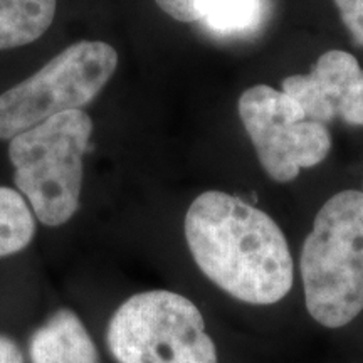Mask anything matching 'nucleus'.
<instances>
[{
	"label": "nucleus",
	"mask_w": 363,
	"mask_h": 363,
	"mask_svg": "<svg viewBox=\"0 0 363 363\" xmlns=\"http://www.w3.org/2000/svg\"><path fill=\"white\" fill-rule=\"evenodd\" d=\"M185 239L199 269L239 301L274 305L291 291L293 257L283 230L234 195H199L185 214Z\"/></svg>",
	"instance_id": "obj_1"
},
{
	"label": "nucleus",
	"mask_w": 363,
	"mask_h": 363,
	"mask_svg": "<svg viewBox=\"0 0 363 363\" xmlns=\"http://www.w3.org/2000/svg\"><path fill=\"white\" fill-rule=\"evenodd\" d=\"M306 310L326 328L363 311V192L343 190L325 202L301 251Z\"/></svg>",
	"instance_id": "obj_2"
},
{
	"label": "nucleus",
	"mask_w": 363,
	"mask_h": 363,
	"mask_svg": "<svg viewBox=\"0 0 363 363\" xmlns=\"http://www.w3.org/2000/svg\"><path fill=\"white\" fill-rule=\"evenodd\" d=\"M91 135L89 115L74 110L49 118L9 143L17 192L44 225L66 224L78 211Z\"/></svg>",
	"instance_id": "obj_3"
},
{
	"label": "nucleus",
	"mask_w": 363,
	"mask_h": 363,
	"mask_svg": "<svg viewBox=\"0 0 363 363\" xmlns=\"http://www.w3.org/2000/svg\"><path fill=\"white\" fill-rule=\"evenodd\" d=\"M106 340L120 363H217L199 308L165 289L126 299L111 316Z\"/></svg>",
	"instance_id": "obj_4"
},
{
	"label": "nucleus",
	"mask_w": 363,
	"mask_h": 363,
	"mask_svg": "<svg viewBox=\"0 0 363 363\" xmlns=\"http://www.w3.org/2000/svg\"><path fill=\"white\" fill-rule=\"evenodd\" d=\"M118 67L115 48L79 40L35 74L0 94V140H12L66 111L83 110L110 83Z\"/></svg>",
	"instance_id": "obj_5"
},
{
	"label": "nucleus",
	"mask_w": 363,
	"mask_h": 363,
	"mask_svg": "<svg viewBox=\"0 0 363 363\" xmlns=\"http://www.w3.org/2000/svg\"><path fill=\"white\" fill-rule=\"evenodd\" d=\"M239 116L262 169L286 184L328 157L331 136L326 125L306 116L284 91L252 86L239 98Z\"/></svg>",
	"instance_id": "obj_6"
},
{
	"label": "nucleus",
	"mask_w": 363,
	"mask_h": 363,
	"mask_svg": "<svg viewBox=\"0 0 363 363\" xmlns=\"http://www.w3.org/2000/svg\"><path fill=\"white\" fill-rule=\"evenodd\" d=\"M283 91L318 123L338 118L363 126V69L350 52L331 49L321 54L310 74L286 78Z\"/></svg>",
	"instance_id": "obj_7"
},
{
	"label": "nucleus",
	"mask_w": 363,
	"mask_h": 363,
	"mask_svg": "<svg viewBox=\"0 0 363 363\" xmlns=\"http://www.w3.org/2000/svg\"><path fill=\"white\" fill-rule=\"evenodd\" d=\"M34 363H99L96 347L83 321L71 310H59L30 340Z\"/></svg>",
	"instance_id": "obj_8"
},
{
	"label": "nucleus",
	"mask_w": 363,
	"mask_h": 363,
	"mask_svg": "<svg viewBox=\"0 0 363 363\" xmlns=\"http://www.w3.org/2000/svg\"><path fill=\"white\" fill-rule=\"evenodd\" d=\"M57 0H0V51L38 40L56 17Z\"/></svg>",
	"instance_id": "obj_9"
},
{
	"label": "nucleus",
	"mask_w": 363,
	"mask_h": 363,
	"mask_svg": "<svg viewBox=\"0 0 363 363\" xmlns=\"http://www.w3.org/2000/svg\"><path fill=\"white\" fill-rule=\"evenodd\" d=\"M267 16V0H211L199 21L219 38L252 34Z\"/></svg>",
	"instance_id": "obj_10"
},
{
	"label": "nucleus",
	"mask_w": 363,
	"mask_h": 363,
	"mask_svg": "<svg viewBox=\"0 0 363 363\" xmlns=\"http://www.w3.org/2000/svg\"><path fill=\"white\" fill-rule=\"evenodd\" d=\"M34 234V214L26 199L17 190L0 187V257L21 252Z\"/></svg>",
	"instance_id": "obj_11"
},
{
	"label": "nucleus",
	"mask_w": 363,
	"mask_h": 363,
	"mask_svg": "<svg viewBox=\"0 0 363 363\" xmlns=\"http://www.w3.org/2000/svg\"><path fill=\"white\" fill-rule=\"evenodd\" d=\"M167 16L179 22H199L211 0H155Z\"/></svg>",
	"instance_id": "obj_12"
},
{
	"label": "nucleus",
	"mask_w": 363,
	"mask_h": 363,
	"mask_svg": "<svg viewBox=\"0 0 363 363\" xmlns=\"http://www.w3.org/2000/svg\"><path fill=\"white\" fill-rule=\"evenodd\" d=\"M352 39L363 48V0H333Z\"/></svg>",
	"instance_id": "obj_13"
},
{
	"label": "nucleus",
	"mask_w": 363,
	"mask_h": 363,
	"mask_svg": "<svg viewBox=\"0 0 363 363\" xmlns=\"http://www.w3.org/2000/svg\"><path fill=\"white\" fill-rule=\"evenodd\" d=\"M0 363H24L21 348L11 338L0 335Z\"/></svg>",
	"instance_id": "obj_14"
}]
</instances>
